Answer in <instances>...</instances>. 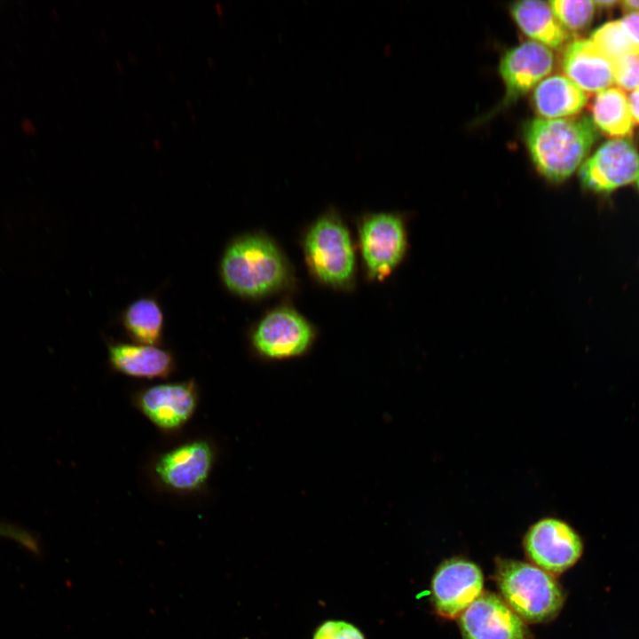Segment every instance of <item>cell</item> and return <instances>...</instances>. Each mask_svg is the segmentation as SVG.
Segmentation results:
<instances>
[{"instance_id": "obj_26", "label": "cell", "mask_w": 639, "mask_h": 639, "mask_svg": "<svg viewBox=\"0 0 639 639\" xmlns=\"http://www.w3.org/2000/svg\"><path fill=\"white\" fill-rule=\"evenodd\" d=\"M621 7L627 12H639V0L622 1Z\"/></svg>"}, {"instance_id": "obj_29", "label": "cell", "mask_w": 639, "mask_h": 639, "mask_svg": "<svg viewBox=\"0 0 639 639\" xmlns=\"http://www.w3.org/2000/svg\"><path fill=\"white\" fill-rule=\"evenodd\" d=\"M635 181H636V185H637V187H638V189H639V174H638V177H637V178H636Z\"/></svg>"}, {"instance_id": "obj_15", "label": "cell", "mask_w": 639, "mask_h": 639, "mask_svg": "<svg viewBox=\"0 0 639 639\" xmlns=\"http://www.w3.org/2000/svg\"><path fill=\"white\" fill-rule=\"evenodd\" d=\"M587 101L586 93L561 75L543 79L532 93L534 109L546 119H560L578 114Z\"/></svg>"}, {"instance_id": "obj_8", "label": "cell", "mask_w": 639, "mask_h": 639, "mask_svg": "<svg viewBox=\"0 0 639 639\" xmlns=\"http://www.w3.org/2000/svg\"><path fill=\"white\" fill-rule=\"evenodd\" d=\"M463 639H532L524 620L494 594H481L461 615Z\"/></svg>"}, {"instance_id": "obj_4", "label": "cell", "mask_w": 639, "mask_h": 639, "mask_svg": "<svg viewBox=\"0 0 639 639\" xmlns=\"http://www.w3.org/2000/svg\"><path fill=\"white\" fill-rule=\"evenodd\" d=\"M305 252L314 273L324 282L341 285L352 274L354 255L346 228L334 217L320 218L310 230Z\"/></svg>"}, {"instance_id": "obj_18", "label": "cell", "mask_w": 639, "mask_h": 639, "mask_svg": "<svg viewBox=\"0 0 639 639\" xmlns=\"http://www.w3.org/2000/svg\"><path fill=\"white\" fill-rule=\"evenodd\" d=\"M591 112L592 122L604 134L617 138L632 134L635 122L628 99L621 89L610 87L598 92Z\"/></svg>"}, {"instance_id": "obj_1", "label": "cell", "mask_w": 639, "mask_h": 639, "mask_svg": "<svg viewBox=\"0 0 639 639\" xmlns=\"http://www.w3.org/2000/svg\"><path fill=\"white\" fill-rule=\"evenodd\" d=\"M524 138L537 170L552 182L567 179L580 165L598 138L588 116L528 121Z\"/></svg>"}, {"instance_id": "obj_6", "label": "cell", "mask_w": 639, "mask_h": 639, "mask_svg": "<svg viewBox=\"0 0 639 639\" xmlns=\"http://www.w3.org/2000/svg\"><path fill=\"white\" fill-rule=\"evenodd\" d=\"M639 154L625 138L603 144L580 168L584 187L595 193H610L636 180Z\"/></svg>"}, {"instance_id": "obj_14", "label": "cell", "mask_w": 639, "mask_h": 639, "mask_svg": "<svg viewBox=\"0 0 639 639\" xmlns=\"http://www.w3.org/2000/svg\"><path fill=\"white\" fill-rule=\"evenodd\" d=\"M562 68L583 91L598 93L614 83L612 61L589 39H577L565 46Z\"/></svg>"}, {"instance_id": "obj_13", "label": "cell", "mask_w": 639, "mask_h": 639, "mask_svg": "<svg viewBox=\"0 0 639 639\" xmlns=\"http://www.w3.org/2000/svg\"><path fill=\"white\" fill-rule=\"evenodd\" d=\"M212 464V451L203 441L178 446L162 455L155 470L168 486L181 491L200 487L207 479Z\"/></svg>"}, {"instance_id": "obj_24", "label": "cell", "mask_w": 639, "mask_h": 639, "mask_svg": "<svg viewBox=\"0 0 639 639\" xmlns=\"http://www.w3.org/2000/svg\"><path fill=\"white\" fill-rule=\"evenodd\" d=\"M619 21L639 53V12H628Z\"/></svg>"}, {"instance_id": "obj_7", "label": "cell", "mask_w": 639, "mask_h": 639, "mask_svg": "<svg viewBox=\"0 0 639 639\" xmlns=\"http://www.w3.org/2000/svg\"><path fill=\"white\" fill-rule=\"evenodd\" d=\"M484 579L479 567L462 558L445 561L431 583L436 611L445 618L460 616L481 594Z\"/></svg>"}, {"instance_id": "obj_2", "label": "cell", "mask_w": 639, "mask_h": 639, "mask_svg": "<svg viewBox=\"0 0 639 639\" xmlns=\"http://www.w3.org/2000/svg\"><path fill=\"white\" fill-rule=\"evenodd\" d=\"M496 580L503 601L523 619L532 623L553 619L564 603L556 580L541 568L521 561L497 562Z\"/></svg>"}, {"instance_id": "obj_11", "label": "cell", "mask_w": 639, "mask_h": 639, "mask_svg": "<svg viewBox=\"0 0 639 639\" xmlns=\"http://www.w3.org/2000/svg\"><path fill=\"white\" fill-rule=\"evenodd\" d=\"M309 324L296 312L280 309L269 313L253 335L256 349L272 358H286L302 353L312 339Z\"/></svg>"}, {"instance_id": "obj_3", "label": "cell", "mask_w": 639, "mask_h": 639, "mask_svg": "<svg viewBox=\"0 0 639 639\" xmlns=\"http://www.w3.org/2000/svg\"><path fill=\"white\" fill-rule=\"evenodd\" d=\"M221 273L228 288L245 296H258L279 288L286 267L276 247L267 239L250 235L234 241L222 259Z\"/></svg>"}, {"instance_id": "obj_22", "label": "cell", "mask_w": 639, "mask_h": 639, "mask_svg": "<svg viewBox=\"0 0 639 639\" xmlns=\"http://www.w3.org/2000/svg\"><path fill=\"white\" fill-rule=\"evenodd\" d=\"M613 77L619 89L633 91L639 86V54H629L615 61Z\"/></svg>"}, {"instance_id": "obj_12", "label": "cell", "mask_w": 639, "mask_h": 639, "mask_svg": "<svg viewBox=\"0 0 639 639\" xmlns=\"http://www.w3.org/2000/svg\"><path fill=\"white\" fill-rule=\"evenodd\" d=\"M192 382L167 383L146 390L138 399L143 413L158 427L173 430L182 426L196 406Z\"/></svg>"}, {"instance_id": "obj_20", "label": "cell", "mask_w": 639, "mask_h": 639, "mask_svg": "<svg viewBox=\"0 0 639 639\" xmlns=\"http://www.w3.org/2000/svg\"><path fill=\"white\" fill-rule=\"evenodd\" d=\"M589 40L612 62L629 54H639L619 20L602 25Z\"/></svg>"}, {"instance_id": "obj_9", "label": "cell", "mask_w": 639, "mask_h": 639, "mask_svg": "<svg viewBox=\"0 0 639 639\" xmlns=\"http://www.w3.org/2000/svg\"><path fill=\"white\" fill-rule=\"evenodd\" d=\"M363 257L373 277H384L401 260L406 248L402 222L391 214L368 217L360 232Z\"/></svg>"}, {"instance_id": "obj_23", "label": "cell", "mask_w": 639, "mask_h": 639, "mask_svg": "<svg viewBox=\"0 0 639 639\" xmlns=\"http://www.w3.org/2000/svg\"><path fill=\"white\" fill-rule=\"evenodd\" d=\"M312 639H365L362 632L343 620H327L315 630Z\"/></svg>"}, {"instance_id": "obj_21", "label": "cell", "mask_w": 639, "mask_h": 639, "mask_svg": "<svg viewBox=\"0 0 639 639\" xmlns=\"http://www.w3.org/2000/svg\"><path fill=\"white\" fill-rule=\"evenodd\" d=\"M548 4L561 25L572 32L586 29L592 22L596 11L594 1L588 0H554Z\"/></svg>"}, {"instance_id": "obj_28", "label": "cell", "mask_w": 639, "mask_h": 639, "mask_svg": "<svg viewBox=\"0 0 639 639\" xmlns=\"http://www.w3.org/2000/svg\"><path fill=\"white\" fill-rule=\"evenodd\" d=\"M0 534H7V535L16 536L17 533H16V532H8V530H6V529H4V528L2 529V528L0 527Z\"/></svg>"}, {"instance_id": "obj_19", "label": "cell", "mask_w": 639, "mask_h": 639, "mask_svg": "<svg viewBox=\"0 0 639 639\" xmlns=\"http://www.w3.org/2000/svg\"><path fill=\"white\" fill-rule=\"evenodd\" d=\"M123 324L133 339L142 344L154 346L162 334L163 316L154 300L142 298L127 308Z\"/></svg>"}, {"instance_id": "obj_25", "label": "cell", "mask_w": 639, "mask_h": 639, "mask_svg": "<svg viewBox=\"0 0 639 639\" xmlns=\"http://www.w3.org/2000/svg\"><path fill=\"white\" fill-rule=\"evenodd\" d=\"M627 99L634 122L639 123V86L630 92Z\"/></svg>"}, {"instance_id": "obj_10", "label": "cell", "mask_w": 639, "mask_h": 639, "mask_svg": "<svg viewBox=\"0 0 639 639\" xmlns=\"http://www.w3.org/2000/svg\"><path fill=\"white\" fill-rule=\"evenodd\" d=\"M554 62L552 51L534 41L525 42L507 51L500 62L506 100L511 102L540 83L551 72Z\"/></svg>"}, {"instance_id": "obj_27", "label": "cell", "mask_w": 639, "mask_h": 639, "mask_svg": "<svg viewBox=\"0 0 639 639\" xmlns=\"http://www.w3.org/2000/svg\"><path fill=\"white\" fill-rule=\"evenodd\" d=\"M596 7L604 8V9H610L614 7L615 4H618L615 0H601V1H594Z\"/></svg>"}, {"instance_id": "obj_16", "label": "cell", "mask_w": 639, "mask_h": 639, "mask_svg": "<svg viewBox=\"0 0 639 639\" xmlns=\"http://www.w3.org/2000/svg\"><path fill=\"white\" fill-rule=\"evenodd\" d=\"M511 15L519 28L532 41L550 48H559L569 39V32L556 19L548 3L525 0L510 6Z\"/></svg>"}, {"instance_id": "obj_17", "label": "cell", "mask_w": 639, "mask_h": 639, "mask_svg": "<svg viewBox=\"0 0 639 639\" xmlns=\"http://www.w3.org/2000/svg\"><path fill=\"white\" fill-rule=\"evenodd\" d=\"M109 359L120 372L142 378L164 377L174 364L170 352L146 344H114L109 348Z\"/></svg>"}, {"instance_id": "obj_5", "label": "cell", "mask_w": 639, "mask_h": 639, "mask_svg": "<svg viewBox=\"0 0 639 639\" xmlns=\"http://www.w3.org/2000/svg\"><path fill=\"white\" fill-rule=\"evenodd\" d=\"M524 547L536 566L554 574L572 567L583 551L580 535L556 517H543L532 525L524 537Z\"/></svg>"}]
</instances>
